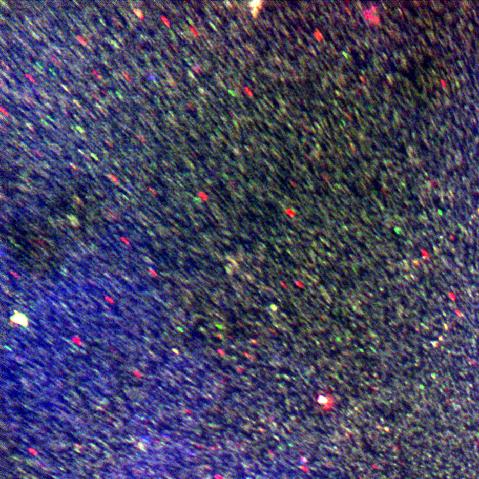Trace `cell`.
Segmentation results:
<instances>
[{"label":"cell","instance_id":"2","mask_svg":"<svg viewBox=\"0 0 479 479\" xmlns=\"http://www.w3.org/2000/svg\"><path fill=\"white\" fill-rule=\"evenodd\" d=\"M26 77H28L30 78V79H31V81H33V83H35V81H34V80H33V78L30 77V76H29V75H28V74H26Z\"/></svg>","mask_w":479,"mask_h":479},{"label":"cell","instance_id":"3","mask_svg":"<svg viewBox=\"0 0 479 479\" xmlns=\"http://www.w3.org/2000/svg\"><path fill=\"white\" fill-rule=\"evenodd\" d=\"M1 110H2V111H3V113H4V114H5V115H8V113H6V111H4V109H3V108H1Z\"/></svg>","mask_w":479,"mask_h":479},{"label":"cell","instance_id":"1","mask_svg":"<svg viewBox=\"0 0 479 479\" xmlns=\"http://www.w3.org/2000/svg\"><path fill=\"white\" fill-rule=\"evenodd\" d=\"M77 38L78 39L81 40L82 43H83L84 45H86V42H85L84 40L81 38V37L78 36Z\"/></svg>","mask_w":479,"mask_h":479}]
</instances>
